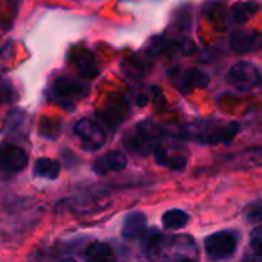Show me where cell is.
I'll return each instance as SVG.
<instances>
[{"label": "cell", "instance_id": "cell-1", "mask_svg": "<svg viewBox=\"0 0 262 262\" xmlns=\"http://www.w3.org/2000/svg\"><path fill=\"white\" fill-rule=\"evenodd\" d=\"M144 244L150 262H196L198 249L189 235H158L152 232Z\"/></svg>", "mask_w": 262, "mask_h": 262}, {"label": "cell", "instance_id": "cell-2", "mask_svg": "<svg viewBox=\"0 0 262 262\" xmlns=\"http://www.w3.org/2000/svg\"><path fill=\"white\" fill-rule=\"evenodd\" d=\"M239 132V124L236 121L232 123H220V121H203L192 126L183 127L177 137L198 141L201 144H230Z\"/></svg>", "mask_w": 262, "mask_h": 262}, {"label": "cell", "instance_id": "cell-3", "mask_svg": "<svg viewBox=\"0 0 262 262\" xmlns=\"http://www.w3.org/2000/svg\"><path fill=\"white\" fill-rule=\"evenodd\" d=\"M89 84L83 80L61 75L55 78L49 86V100L61 107L71 109L77 101L83 100L89 94Z\"/></svg>", "mask_w": 262, "mask_h": 262}, {"label": "cell", "instance_id": "cell-4", "mask_svg": "<svg viewBox=\"0 0 262 262\" xmlns=\"http://www.w3.org/2000/svg\"><path fill=\"white\" fill-rule=\"evenodd\" d=\"M144 52L152 58H157L161 55L172 57V58L187 57L195 52V45L190 38L177 40V38H169L166 35H155L147 41Z\"/></svg>", "mask_w": 262, "mask_h": 262}, {"label": "cell", "instance_id": "cell-5", "mask_svg": "<svg viewBox=\"0 0 262 262\" xmlns=\"http://www.w3.org/2000/svg\"><path fill=\"white\" fill-rule=\"evenodd\" d=\"M160 137L161 132L158 126H155L152 121H143L127 134L124 144L134 154L146 155L155 152V149L160 146Z\"/></svg>", "mask_w": 262, "mask_h": 262}, {"label": "cell", "instance_id": "cell-6", "mask_svg": "<svg viewBox=\"0 0 262 262\" xmlns=\"http://www.w3.org/2000/svg\"><path fill=\"white\" fill-rule=\"evenodd\" d=\"M206 252L209 258L215 261H224L235 255L238 247V233L232 230H223L210 235L204 241Z\"/></svg>", "mask_w": 262, "mask_h": 262}, {"label": "cell", "instance_id": "cell-7", "mask_svg": "<svg viewBox=\"0 0 262 262\" xmlns=\"http://www.w3.org/2000/svg\"><path fill=\"white\" fill-rule=\"evenodd\" d=\"M74 134L78 137L81 149L88 152H95L101 149L106 143V132L94 120L89 118H81L74 124Z\"/></svg>", "mask_w": 262, "mask_h": 262}, {"label": "cell", "instance_id": "cell-8", "mask_svg": "<svg viewBox=\"0 0 262 262\" xmlns=\"http://www.w3.org/2000/svg\"><path fill=\"white\" fill-rule=\"evenodd\" d=\"M226 81L239 91H252L261 84V72L255 64L239 61L227 71Z\"/></svg>", "mask_w": 262, "mask_h": 262}, {"label": "cell", "instance_id": "cell-9", "mask_svg": "<svg viewBox=\"0 0 262 262\" xmlns=\"http://www.w3.org/2000/svg\"><path fill=\"white\" fill-rule=\"evenodd\" d=\"M169 78L181 94H190L193 89L206 88L210 83V77L196 68H173L169 71Z\"/></svg>", "mask_w": 262, "mask_h": 262}, {"label": "cell", "instance_id": "cell-10", "mask_svg": "<svg viewBox=\"0 0 262 262\" xmlns=\"http://www.w3.org/2000/svg\"><path fill=\"white\" fill-rule=\"evenodd\" d=\"M230 49L235 54H250L262 49V32L255 29L236 31L230 35Z\"/></svg>", "mask_w": 262, "mask_h": 262}, {"label": "cell", "instance_id": "cell-11", "mask_svg": "<svg viewBox=\"0 0 262 262\" xmlns=\"http://www.w3.org/2000/svg\"><path fill=\"white\" fill-rule=\"evenodd\" d=\"M69 63L75 66L80 77L94 78L98 75V64L94 54L86 48H72L69 54Z\"/></svg>", "mask_w": 262, "mask_h": 262}, {"label": "cell", "instance_id": "cell-12", "mask_svg": "<svg viewBox=\"0 0 262 262\" xmlns=\"http://www.w3.org/2000/svg\"><path fill=\"white\" fill-rule=\"evenodd\" d=\"M129 114V103L124 97H112L101 112V120L112 129H117Z\"/></svg>", "mask_w": 262, "mask_h": 262}, {"label": "cell", "instance_id": "cell-13", "mask_svg": "<svg viewBox=\"0 0 262 262\" xmlns=\"http://www.w3.org/2000/svg\"><path fill=\"white\" fill-rule=\"evenodd\" d=\"M127 166V158L123 152L114 150L109 152L106 155L98 157L94 164H92V170L98 175H106V173H117L124 170Z\"/></svg>", "mask_w": 262, "mask_h": 262}, {"label": "cell", "instance_id": "cell-14", "mask_svg": "<svg viewBox=\"0 0 262 262\" xmlns=\"http://www.w3.org/2000/svg\"><path fill=\"white\" fill-rule=\"evenodd\" d=\"M121 68L129 78L141 80L149 74V71L152 68V57H149L146 52L144 54H134V55L123 60Z\"/></svg>", "mask_w": 262, "mask_h": 262}, {"label": "cell", "instance_id": "cell-15", "mask_svg": "<svg viewBox=\"0 0 262 262\" xmlns=\"http://www.w3.org/2000/svg\"><path fill=\"white\" fill-rule=\"evenodd\" d=\"M28 164V155L21 147L5 146L2 152V169L6 173H18Z\"/></svg>", "mask_w": 262, "mask_h": 262}, {"label": "cell", "instance_id": "cell-16", "mask_svg": "<svg viewBox=\"0 0 262 262\" xmlns=\"http://www.w3.org/2000/svg\"><path fill=\"white\" fill-rule=\"evenodd\" d=\"M146 229H147L146 215L141 213V212H130L123 221L121 235H123L124 239L134 241V239H138L140 236H143Z\"/></svg>", "mask_w": 262, "mask_h": 262}, {"label": "cell", "instance_id": "cell-17", "mask_svg": "<svg viewBox=\"0 0 262 262\" xmlns=\"http://www.w3.org/2000/svg\"><path fill=\"white\" fill-rule=\"evenodd\" d=\"M258 11H259V3L256 0L236 2L229 9V21L233 25H243L249 21Z\"/></svg>", "mask_w": 262, "mask_h": 262}, {"label": "cell", "instance_id": "cell-18", "mask_svg": "<svg viewBox=\"0 0 262 262\" xmlns=\"http://www.w3.org/2000/svg\"><path fill=\"white\" fill-rule=\"evenodd\" d=\"M154 157H155V161L157 164L163 166V167H167L173 172H180L186 167V158L181 155V154H170L166 147L163 146H158L154 152Z\"/></svg>", "mask_w": 262, "mask_h": 262}, {"label": "cell", "instance_id": "cell-19", "mask_svg": "<svg viewBox=\"0 0 262 262\" xmlns=\"http://www.w3.org/2000/svg\"><path fill=\"white\" fill-rule=\"evenodd\" d=\"M86 262H117L114 250L103 243H92L86 253H84Z\"/></svg>", "mask_w": 262, "mask_h": 262}, {"label": "cell", "instance_id": "cell-20", "mask_svg": "<svg viewBox=\"0 0 262 262\" xmlns=\"http://www.w3.org/2000/svg\"><path fill=\"white\" fill-rule=\"evenodd\" d=\"M34 173L40 178L55 180L60 175V164L51 158H38L34 164Z\"/></svg>", "mask_w": 262, "mask_h": 262}, {"label": "cell", "instance_id": "cell-21", "mask_svg": "<svg viewBox=\"0 0 262 262\" xmlns=\"http://www.w3.org/2000/svg\"><path fill=\"white\" fill-rule=\"evenodd\" d=\"M161 223H163V227L167 230H178V229H183L189 223V215L180 209L167 210L163 215Z\"/></svg>", "mask_w": 262, "mask_h": 262}, {"label": "cell", "instance_id": "cell-22", "mask_svg": "<svg viewBox=\"0 0 262 262\" xmlns=\"http://www.w3.org/2000/svg\"><path fill=\"white\" fill-rule=\"evenodd\" d=\"M38 132L41 137L49 138V140H57L61 134V124L60 121L48 117H41L40 124H38Z\"/></svg>", "mask_w": 262, "mask_h": 262}, {"label": "cell", "instance_id": "cell-23", "mask_svg": "<svg viewBox=\"0 0 262 262\" xmlns=\"http://www.w3.org/2000/svg\"><path fill=\"white\" fill-rule=\"evenodd\" d=\"M25 118H26V114L20 109H14L8 114L6 120H5V132H14L17 130L20 126L25 124Z\"/></svg>", "mask_w": 262, "mask_h": 262}, {"label": "cell", "instance_id": "cell-24", "mask_svg": "<svg viewBox=\"0 0 262 262\" xmlns=\"http://www.w3.org/2000/svg\"><path fill=\"white\" fill-rule=\"evenodd\" d=\"M173 26L180 28L181 31H184V29L187 31L192 28V8L190 6H184L175 12Z\"/></svg>", "mask_w": 262, "mask_h": 262}, {"label": "cell", "instance_id": "cell-25", "mask_svg": "<svg viewBox=\"0 0 262 262\" xmlns=\"http://www.w3.org/2000/svg\"><path fill=\"white\" fill-rule=\"evenodd\" d=\"M246 220L252 224L262 223V201H255L246 209Z\"/></svg>", "mask_w": 262, "mask_h": 262}, {"label": "cell", "instance_id": "cell-26", "mask_svg": "<svg viewBox=\"0 0 262 262\" xmlns=\"http://www.w3.org/2000/svg\"><path fill=\"white\" fill-rule=\"evenodd\" d=\"M250 249L255 255L262 258V226L255 227L250 233Z\"/></svg>", "mask_w": 262, "mask_h": 262}, {"label": "cell", "instance_id": "cell-27", "mask_svg": "<svg viewBox=\"0 0 262 262\" xmlns=\"http://www.w3.org/2000/svg\"><path fill=\"white\" fill-rule=\"evenodd\" d=\"M17 98H18V94L15 92L14 86L8 80H5L3 81V101L5 103H14V101H17Z\"/></svg>", "mask_w": 262, "mask_h": 262}, {"label": "cell", "instance_id": "cell-28", "mask_svg": "<svg viewBox=\"0 0 262 262\" xmlns=\"http://www.w3.org/2000/svg\"><path fill=\"white\" fill-rule=\"evenodd\" d=\"M243 262H262L261 256H258V255H246L244 258H243Z\"/></svg>", "mask_w": 262, "mask_h": 262}, {"label": "cell", "instance_id": "cell-29", "mask_svg": "<svg viewBox=\"0 0 262 262\" xmlns=\"http://www.w3.org/2000/svg\"><path fill=\"white\" fill-rule=\"evenodd\" d=\"M61 262H77V261H75V259H71V258H69V259H63Z\"/></svg>", "mask_w": 262, "mask_h": 262}]
</instances>
